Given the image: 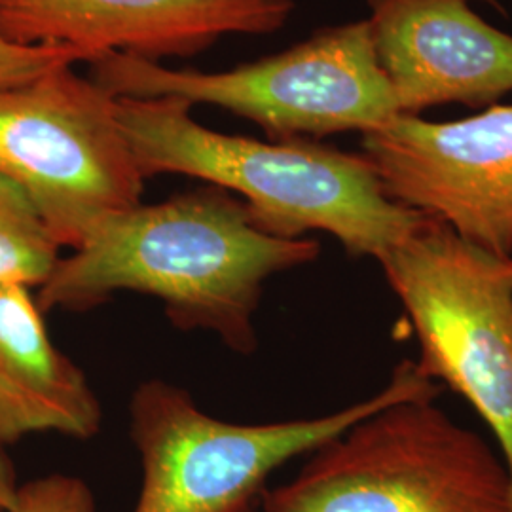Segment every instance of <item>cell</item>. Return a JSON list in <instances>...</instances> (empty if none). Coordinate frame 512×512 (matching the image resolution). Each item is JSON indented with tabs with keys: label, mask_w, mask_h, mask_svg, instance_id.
<instances>
[{
	"label": "cell",
	"mask_w": 512,
	"mask_h": 512,
	"mask_svg": "<svg viewBox=\"0 0 512 512\" xmlns=\"http://www.w3.org/2000/svg\"><path fill=\"white\" fill-rule=\"evenodd\" d=\"M101 427V401L52 342L33 289L0 287V444L40 433L90 440Z\"/></svg>",
	"instance_id": "11"
},
{
	"label": "cell",
	"mask_w": 512,
	"mask_h": 512,
	"mask_svg": "<svg viewBox=\"0 0 512 512\" xmlns=\"http://www.w3.org/2000/svg\"><path fill=\"white\" fill-rule=\"evenodd\" d=\"M361 154L391 200L512 258V105L450 122L401 114L361 135Z\"/></svg>",
	"instance_id": "8"
},
{
	"label": "cell",
	"mask_w": 512,
	"mask_h": 512,
	"mask_svg": "<svg viewBox=\"0 0 512 512\" xmlns=\"http://www.w3.org/2000/svg\"><path fill=\"white\" fill-rule=\"evenodd\" d=\"M264 512H512L505 463L437 397L389 404L329 440Z\"/></svg>",
	"instance_id": "4"
},
{
	"label": "cell",
	"mask_w": 512,
	"mask_h": 512,
	"mask_svg": "<svg viewBox=\"0 0 512 512\" xmlns=\"http://www.w3.org/2000/svg\"><path fill=\"white\" fill-rule=\"evenodd\" d=\"M84 55L67 48H21L0 38V86L27 82L59 65H76Z\"/></svg>",
	"instance_id": "14"
},
{
	"label": "cell",
	"mask_w": 512,
	"mask_h": 512,
	"mask_svg": "<svg viewBox=\"0 0 512 512\" xmlns=\"http://www.w3.org/2000/svg\"><path fill=\"white\" fill-rule=\"evenodd\" d=\"M177 97H116V118L150 179L175 173L245 203L264 232L302 239L323 232L351 256L380 262L429 217L391 200L363 154L310 139L258 141L203 128Z\"/></svg>",
	"instance_id": "2"
},
{
	"label": "cell",
	"mask_w": 512,
	"mask_h": 512,
	"mask_svg": "<svg viewBox=\"0 0 512 512\" xmlns=\"http://www.w3.org/2000/svg\"><path fill=\"white\" fill-rule=\"evenodd\" d=\"M18 488L14 463L6 452V446L0 444V512H10L14 509Z\"/></svg>",
	"instance_id": "15"
},
{
	"label": "cell",
	"mask_w": 512,
	"mask_h": 512,
	"mask_svg": "<svg viewBox=\"0 0 512 512\" xmlns=\"http://www.w3.org/2000/svg\"><path fill=\"white\" fill-rule=\"evenodd\" d=\"M293 0H0V38L21 48H67L158 61L200 54L226 35H270Z\"/></svg>",
	"instance_id": "9"
},
{
	"label": "cell",
	"mask_w": 512,
	"mask_h": 512,
	"mask_svg": "<svg viewBox=\"0 0 512 512\" xmlns=\"http://www.w3.org/2000/svg\"><path fill=\"white\" fill-rule=\"evenodd\" d=\"M471 0H366L378 61L401 114L459 103L492 107L512 92V35Z\"/></svg>",
	"instance_id": "10"
},
{
	"label": "cell",
	"mask_w": 512,
	"mask_h": 512,
	"mask_svg": "<svg viewBox=\"0 0 512 512\" xmlns=\"http://www.w3.org/2000/svg\"><path fill=\"white\" fill-rule=\"evenodd\" d=\"M378 264L416 334L421 374L461 395L492 431L512 501V258L429 217Z\"/></svg>",
	"instance_id": "6"
},
{
	"label": "cell",
	"mask_w": 512,
	"mask_h": 512,
	"mask_svg": "<svg viewBox=\"0 0 512 512\" xmlns=\"http://www.w3.org/2000/svg\"><path fill=\"white\" fill-rule=\"evenodd\" d=\"M61 247L27 194L0 175V287L38 291L57 266Z\"/></svg>",
	"instance_id": "12"
},
{
	"label": "cell",
	"mask_w": 512,
	"mask_h": 512,
	"mask_svg": "<svg viewBox=\"0 0 512 512\" xmlns=\"http://www.w3.org/2000/svg\"><path fill=\"white\" fill-rule=\"evenodd\" d=\"M73 67L0 86V175L71 251L143 202L147 183L118 124L116 97Z\"/></svg>",
	"instance_id": "7"
},
{
	"label": "cell",
	"mask_w": 512,
	"mask_h": 512,
	"mask_svg": "<svg viewBox=\"0 0 512 512\" xmlns=\"http://www.w3.org/2000/svg\"><path fill=\"white\" fill-rule=\"evenodd\" d=\"M482 2H486V4H490V6H495V8H499V2H497V0H482Z\"/></svg>",
	"instance_id": "16"
},
{
	"label": "cell",
	"mask_w": 512,
	"mask_h": 512,
	"mask_svg": "<svg viewBox=\"0 0 512 512\" xmlns=\"http://www.w3.org/2000/svg\"><path fill=\"white\" fill-rule=\"evenodd\" d=\"M442 385L414 359L395 366L368 399L300 420L232 423L202 410L181 385L148 380L129 401V437L141 461L133 512H258L268 478L310 456L351 425L389 404L439 397Z\"/></svg>",
	"instance_id": "3"
},
{
	"label": "cell",
	"mask_w": 512,
	"mask_h": 512,
	"mask_svg": "<svg viewBox=\"0 0 512 512\" xmlns=\"http://www.w3.org/2000/svg\"><path fill=\"white\" fill-rule=\"evenodd\" d=\"M315 239H285L258 228L245 203L207 184L162 203L141 202L107 220L38 289L48 311H88L114 294L154 296L181 330H207L251 355L255 317L275 275L317 260Z\"/></svg>",
	"instance_id": "1"
},
{
	"label": "cell",
	"mask_w": 512,
	"mask_h": 512,
	"mask_svg": "<svg viewBox=\"0 0 512 512\" xmlns=\"http://www.w3.org/2000/svg\"><path fill=\"white\" fill-rule=\"evenodd\" d=\"M10 512H97V505L80 476L50 473L19 484Z\"/></svg>",
	"instance_id": "13"
},
{
	"label": "cell",
	"mask_w": 512,
	"mask_h": 512,
	"mask_svg": "<svg viewBox=\"0 0 512 512\" xmlns=\"http://www.w3.org/2000/svg\"><path fill=\"white\" fill-rule=\"evenodd\" d=\"M92 80L114 97H177L243 116L277 139L361 135L401 116L366 19L330 27L287 52L224 73L175 71L158 61L107 54Z\"/></svg>",
	"instance_id": "5"
}]
</instances>
